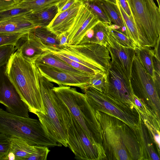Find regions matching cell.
Returning a JSON list of instances; mask_svg holds the SVG:
<instances>
[{"label": "cell", "instance_id": "obj_44", "mask_svg": "<svg viewBox=\"0 0 160 160\" xmlns=\"http://www.w3.org/2000/svg\"><path fill=\"white\" fill-rule=\"evenodd\" d=\"M7 1H13L15 4L16 5H18L24 0H6Z\"/></svg>", "mask_w": 160, "mask_h": 160}, {"label": "cell", "instance_id": "obj_22", "mask_svg": "<svg viewBox=\"0 0 160 160\" xmlns=\"http://www.w3.org/2000/svg\"><path fill=\"white\" fill-rule=\"evenodd\" d=\"M35 62L46 64L68 72L89 75L82 71L72 67L57 56L48 52H44L37 59Z\"/></svg>", "mask_w": 160, "mask_h": 160}, {"label": "cell", "instance_id": "obj_46", "mask_svg": "<svg viewBox=\"0 0 160 160\" xmlns=\"http://www.w3.org/2000/svg\"><path fill=\"white\" fill-rule=\"evenodd\" d=\"M158 5V8L160 9V0H157Z\"/></svg>", "mask_w": 160, "mask_h": 160}, {"label": "cell", "instance_id": "obj_33", "mask_svg": "<svg viewBox=\"0 0 160 160\" xmlns=\"http://www.w3.org/2000/svg\"><path fill=\"white\" fill-rule=\"evenodd\" d=\"M106 74L105 72H101L92 76L90 80L89 86L101 92H103L106 81Z\"/></svg>", "mask_w": 160, "mask_h": 160}, {"label": "cell", "instance_id": "obj_32", "mask_svg": "<svg viewBox=\"0 0 160 160\" xmlns=\"http://www.w3.org/2000/svg\"><path fill=\"white\" fill-rule=\"evenodd\" d=\"M110 34L114 40L120 45L135 49L136 48L134 43L128 36L111 27Z\"/></svg>", "mask_w": 160, "mask_h": 160}, {"label": "cell", "instance_id": "obj_4", "mask_svg": "<svg viewBox=\"0 0 160 160\" xmlns=\"http://www.w3.org/2000/svg\"><path fill=\"white\" fill-rule=\"evenodd\" d=\"M0 133L20 138L32 146H60L49 137L39 120L14 115L0 108Z\"/></svg>", "mask_w": 160, "mask_h": 160}, {"label": "cell", "instance_id": "obj_38", "mask_svg": "<svg viewBox=\"0 0 160 160\" xmlns=\"http://www.w3.org/2000/svg\"><path fill=\"white\" fill-rule=\"evenodd\" d=\"M10 148V137L0 133V160H4Z\"/></svg>", "mask_w": 160, "mask_h": 160}, {"label": "cell", "instance_id": "obj_9", "mask_svg": "<svg viewBox=\"0 0 160 160\" xmlns=\"http://www.w3.org/2000/svg\"><path fill=\"white\" fill-rule=\"evenodd\" d=\"M83 91L93 110H98L118 118L134 132L138 119L137 111L118 102L105 93L92 87H88Z\"/></svg>", "mask_w": 160, "mask_h": 160}, {"label": "cell", "instance_id": "obj_41", "mask_svg": "<svg viewBox=\"0 0 160 160\" xmlns=\"http://www.w3.org/2000/svg\"><path fill=\"white\" fill-rule=\"evenodd\" d=\"M118 3L126 13L130 16L131 13L127 0H118Z\"/></svg>", "mask_w": 160, "mask_h": 160}, {"label": "cell", "instance_id": "obj_2", "mask_svg": "<svg viewBox=\"0 0 160 160\" xmlns=\"http://www.w3.org/2000/svg\"><path fill=\"white\" fill-rule=\"evenodd\" d=\"M6 73L29 112L45 114L35 62L27 60L15 51L6 64Z\"/></svg>", "mask_w": 160, "mask_h": 160}, {"label": "cell", "instance_id": "obj_11", "mask_svg": "<svg viewBox=\"0 0 160 160\" xmlns=\"http://www.w3.org/2000/svg\"><path fill=\"white\" fill-rule=\"evenodd\" d=\"M103 92L118 102L136 110L133 97L134 94L130 81L122 70L112 63L106 74Z\"/></svg>", "mask_w": 160, "mask_h": 160}, {"label": "cell", "instance_id": "obj_10", "mask_svg": "<svg viewBox=\"0 0 160 160\" xmlns=\"http://www.w3.org/2000/svg\"><path fill=\"white\" fill-rule=\"evenodd\" d=\"M72 60L93 71L107 73L111 67V58L105 46L89 43L82 45H67Z\"/></svg>", "mask_w": 160, "mask_h": 160}, {"label": "cell", "instance_id": "obj_30", "mask_svg": "<svg viewBox=\"0 0 160 160\" xmlns=\"http://www.w3.org/2000/svg\"><path fill=\"white\" fill-rule=\"evenodd\" d=\"M83 4L101 22L112 24L110 21L103 9L95 0H81Z\"/></svg>", "mask_w": 160, "mask_h": 160}, {"label": "cell", "instance_id": "obj_28", "mask_svg": "<svg viewBox=\"0 0 160 160\" xmlns=\"http://www.w3.org/2000/svg\"><path fill=\"white\" fill-rule=\"evenodd\" d=\"M61 0H24L17 5L28 9L30 12H36L57 5Z\"/></svg>", "mask_w": 160, "mask_h": 160}, {"label": "cell", "instance_id": "obj_23", "mask_svg": "<svg viewBox=\"0 0 160 160\" xmlns=\"http://www.w3.org/2000/svg\"><path fill=\"white\" fill-rule=\"evenodd\" d=\"M152 48L148 46L136 48L135 54L143 67L152 77L155 82H159L160 76L156 75L154 69L153 58L155 52Z\"/></svg>", "mask_w": 160, "mask_h": 160}, {"label": "cell", "instance_id": "obj_19", "mask_svg": "<svg viewBox=\"0 0 160 160\" xmlns=\"http://www.w3.org/2000/svg\"><path fill=\"white\" fill-rule=\"evenodd\" d=\"M35 28L25 16H18L0 20V33L28 32Z\"/></svg>", "mask_w": 160, "mask_h": 160}, {"label": "cell", "instance_id": "obj_17", "mask_svg": "<svg viewBox=\"0 0 160 160\" xmlns=\"http://www.w3.org/2000/svg\"><path fill=\"white\" fill-rule=\"evenodd\" d=\"M82 5L81 0H78L66 10L58 12L47 27V29L57 37L62 33H68Z\"/></svg>", "mask_w": 160, "mask_h": 160}, {"label": "cell", "instance_id": "obj_42", "mask_svg": "<svg viewBox=\"0 0 160 160\" xmlns=\"http://www.w3.org/2000/svg\"><path fill=\"white\" fill-rule=\"evenodd\" d=\"M59 42V48L68 45V33H64L57 37Z\"/></svg>", "mask_w": 160, "mask_h": 160}, {"label": "cell", "instance_id": "obj_26", "mask_svg": "<svg viewBox=\"0 0 160 160\" xmlns=\"http://www.w3.org/2000/svg\"><path fill=\"white\" fill-rule=\"evenodd\" d=\"M117 2L125 24L127 36L134 43L136 48L143 47L132 15L129 16L119 4L118 0Z\"/></svg>", "mask_w": 160, "mask_h": 160}, {"label": "cell", "instance_id": "obj_39", "mask_svg": "<svg viewBox=\"0 0 160 160\" xmlns=\"http://www.w3.org/2000/svg\"><path fill=\"white\" fill-rule=\"evenodd\" d=\"M78 0H61L57 5L58 12H62L69 8Z\"/></svg>", "mask_w": 160, "mask_h": 160}, {"label": "cell", "instance_id": "obj_14", "mask_svg": "<svg viewBox=\"0 0 160 160\" xmlns=\"http://www.w3.org/2000/svg\"><path fill=\"white\" fill-rule=\"evenodd\" d=\"M99 22L82 3L68 32V45H78L87 32Z\"/></svg>", "mask_w": 160, "mask_h": 160}, {"label": "cell", "instance_id": "obj_45", "mask_svg": "<svg viewBox=\"0 0 160 160\" xmlns=\"http://www.w3.org/2000/svg\"><path fill=\"white\" fill-rule=\"evenodd\" d=\"M113 3L117 4V0H106Z\"/></svg>", "mask_w": 160, "mask_h": 160}, {"label": "cell", "instance_id": "obj_15", "mask_svg": "<svg viewBox=\"0 0 160 160\" xmlns=\"http://www.w3.org/2000/svg\"><path fill=\"white\" fill-rule=\"evenodd\" d=\"M106 47L111 61L121 68L130 81L132 62L136 53L135 49L122 46L116 42L111 35L108 37Z\"/></svg>", "mask_w": 160, "mask_h": 160}, {"label": "cell", "instance_id": "obj_1", "mask_svg": "<svg viewBox=\"0 0 160 160\" xmlns=\"http://www.w3.org/2000/svg\"><path fill=\"white\" fill-rule=\"evenodd\" d=\"M92 110L100 127L107 160H139L138 143L128 126L112 115Z\"/></svg>", "mask_w": 160, "mask_h": 160}, {"label": "cell", "instance_id": "obj_7", "mask_svg": "<svg viewBox=\"0 0 160 160\" xmlns=\"http://www.w3.org/2000/svg\"><path fill=\"white\" fill-rule=\"evenodd\" d=\"M40 88L42 98L46 111L44 114L35 113L49 137L56 142L60 146H68L67 133L62 126L54 105L52 88L53 84L42 76L39 72Z\"/></svg>", "mask_w": 160, "mask_h": 160}, {"label": "cell", "instance_id": "obj_13", "mask_svg": "<svg viewBox=\"0 0 160 160\" xmlns=\"http://www.w3.org/2000/svg\"><path fill=\"white\" fill-rule=\"evenodd\" d=\"M35 63L42 76L59 86L76 87L82 91L89 87L91 76L68 72L42 63L35 62Z\"/></svg>", "mask_w": 160, "mask_h": 160}, {"label": "cell", "instance_id": "obj_21", "mask_svg": "<svg viewBox=\"0 0 160 160\" xmlns=\"http://www.w3.org/2000/svg\"><path fill=\"white\" fill-rule=\"evenodd\" d=\"M58 12L57 5L36 12H29L25 17L36 27H47Z\"/></svg>", "mask_w": 160, "mask_h": 160}, {"label": "cell", "instance_id": "obj_31", "mask_svg": "<svg viewBox=\"0 0 160 160\" xmlns=\"http://www.w3.org/2000/svg\"><path fill=\"white\" fill-rule=\"evenodd\" d=\"M30 12L28 9L17 5L0 10V20L18 16H25Z\"/></svg>", "mask_w": 160, "mask_h": 160}, {"label": "cell", "instance_id": "obj_40", "mask_svg": "<svg viewBox=\"0 0 160 160\" xmlns=\"http://www.w3.org/2000/svg\"><path fill=\"white\" fill-rule=\"evenodd\" d=\"M16 5L12 0H0V10H3Z\"/></svg>", "mask_w": 160, "mask_h": 160}, {"label": "cell", "instance_id": "obj_35", "mask_svg": "<svg viewBox=\"0 0 160 160\" xmlns=\"http://www.w3.org/2000/svg\"><path fill=\"white\" fill-rule=\"evenodd\" d=\"M52 54L57 56L72 67L82 71L90 76H92L96 74L95 72L92 70L77 62L57 53Z\"/></svg>", "mask_w": 160, "mask_h": 160}, {"label": "cell", "instance_id": "obj_25", "mask_svg": "<svg viewBox=\"0 0 160 160\" xmlns=\"http://www.w3.org/2000/svg\"><path fill=\"white\" fill-rule=\"evenodd\" d=\"M9 151L13 153L15 160H27L33 152L34 146L28 144L24 140L17 138L10 137Z\"/></svg>", "mask_w": 160, "mask_h": 160}, {"label": "cell", "instance_id": "obj_6", "mask_svg": "<svg viewBox=\"0 0 160 160\" xmlns=\"http://www.w3.org/2000/svg\"><path fill=\"white\" fill-rule=\"evenodd\" d=\"M143 47L155 46L160 38V9L153 0H127Z\"/></svg>", "mask_w": 160, "mask_h": 160}, {"label": "cell", "instance_id": "obj_43", "mask_svg": "<svg viewBox=\"0 0 160 160\" xmlns=\"http://www.w3.org/2000/svg\"><path fill=\"white\" fill-rule=\"evenodd\" d=\"M15 160V157L13 153L9 151L4 160Z\"/></svg>", "mask_w": 160, "mask_h": 160}, {"label": "cell", "instance_id": "obj_18", "mask_svg": "<svg viewBox=\"0 0 160 160\" xmlns=\"http://www.w3.org/2000/svg\"><path fill=\"white\" fill-rule=\"evenodd\" d=\"M138 113V121L134 134L139 148V160H160L159 156L155 150L147 128L140 115Z\"/></svg>", "mask_w": 160, "mask_h": 160}, {"label": "cell", "instance_id": "obj_3", "mask_svg": "<svg viewBox=\"0 0 160 160\" xmlns=\"http://www.w3.org/2000/svg\"><path fill=\"white\" fill-rule=\"evenodd\" d=\"M54 105L61 122L66 130L68 146L78 160H107L102 145L93 141L86 133L70 111L55 93Z\"/></svg>", "mask_w": 160, "mask_h": 160}, {"label": "cell", "instance_id": "obj_29", "mask_svg": "<svg viewBox=\"0 0 160 160\" xmlns=\"http://www.w3.org/2000/svg\"><path fill=\"white\" fill-rule=\"evenodd\" d=\"M30 31L40 39L44 44L59 48V42L57 36L47 27H35Z\"/></svg>", "mask_w": 160, "mask_h": 160}, {"label": "cell", "instance_id": "obj_36", "mask_svg": "<svg viewBox=\"0 0 160 160\" xmlns=\"http://www.w3.org/2000/svg\"><path fill=\"white\" fill-rule=\"evenodd\" d=\"M28 32H22L11 34L0 33V47L7 45H14L18 39Z\"/></svg>", "mask_w": 160, "mask_h": 160}, {"label": "cell", "instance_id": "obj_24", "mask_svg": "<svg viewBox=\"0 0 160 160\" xmlns=\"http://www.w3.org/2000/svg\"><path fill=\"white\" fill-rule=\"evenodd\" d=\"M140 114L147 128L152 141L155 145L158 155L159 156L160 118L156 115L149 116L145 114Z\"/></svg>", "mask_w": 160, "mask_h": 160}, {"label": "cell", "instance_id": "obj_27", "mask_svg": "<svg viewBox=\"0 0 160 160\" xmlns=\"http://www.w3.org/2000/svg\"><path fill=\"white\" fill-rule=\"evenodd\" d=\"M93 37L90 43L98 44L106 47L110 26L108 24L99 22L93 28Z\"/></svg>", "mask_w": 160, "mask_h": 160}, {"label": "cell", "instance_id": "obj_16", "mask_svg": "<svg viewBox=\"0 0 160 160\" xmlns=\"http://www.w3.org/2000/svg\"><path fill=\"white\" fill-rule=\"evenodd\" d=\"M44 44L41 40L32 32L23 34L15 45L16 51L23 58L30 61L35 62L44 52Z\"/></svg>", "mask_w": 160, "mask_h": 160}, {"label": "cell", "instance_id": "obj_8", "mask_svg": "<svg viewBox=\"0 0 160 160\" xmlns=\"http://www.w3.org/2000/svg\"><path fill=\"white\" fill-rule=\"evenodd\" d=\"M135 94L142 99L158 118L160 116V86L143 67L135 54L130 78Z\"/></svg>", "mask_w": 160, "mask_h": 160}, {"label": "cell", "instance_id": "obj_34", "mask_svg": "<svg viewBox=\"0 0 160 160\" xmlns=\"http://www.w3.org/2000/svg\"><path fill=\"white\" fill-rule=\"evenodd\" d=\"M50 151L46 146L35 145L33 153L27 160H46Z\"/></svg>", "mask_w": 160, "mask_h": 160}, {"label": "cell", "instance_id": "obj_12", "mask_svg": "<svg viewBox=\"0 0 160 160\" xmlns=\"http://www.w3.org/2000/svg\"><path fill=\"white\" fill-rule=\"evenodd\" d=\"M6 64L0 68V103L11 114L29 118L28 107L6 75Z\"/></svg>", "mask_w": 160, "mask_h": 160}, {"label": "cell", "instance_id": "obj_37", "mask_svg": "<svg viewBox=\"0 0 160 160\" xmlns=\"http://www.w3.org/2000/svg\"><path fill=\"white\" fill-rule=\"evenodd\" d=\"M16 50L14 45H7L0 47V68L6 64Z\"/></svg>", "mask_w": 160, "mask_h": 160}, {"label": "cell", "instance_id": "obj_20", "mask_svg": "<svg viewBox=\"0 0 160 160\" xmlns=\"http://www.w3.org/2000/svg\"><path fill=\"white\" fill-rule=\"evenodd\" d=\"M95 0L103 9L111 22L118 27V31L127 36L125 24L117 2L115 4L106 0Z\"/></svg>", "mask_w": 160, "mask_h": 160}, {"label": "cell", "instance_id": "obj_5", "mask_svg": "<svg viewBox=\"0 0 160 160\" xmlns=\"http://www.w3.org/2000/svg\"><path fill=\"white\" fill-rule=\"evenodd\" d=\"M52 90L88 136L95 142L102 144L100 126L85 94L69 86L54 87Z\"/></svg>", "mask_w": 160, "mask_h": 160}]
</instances>
